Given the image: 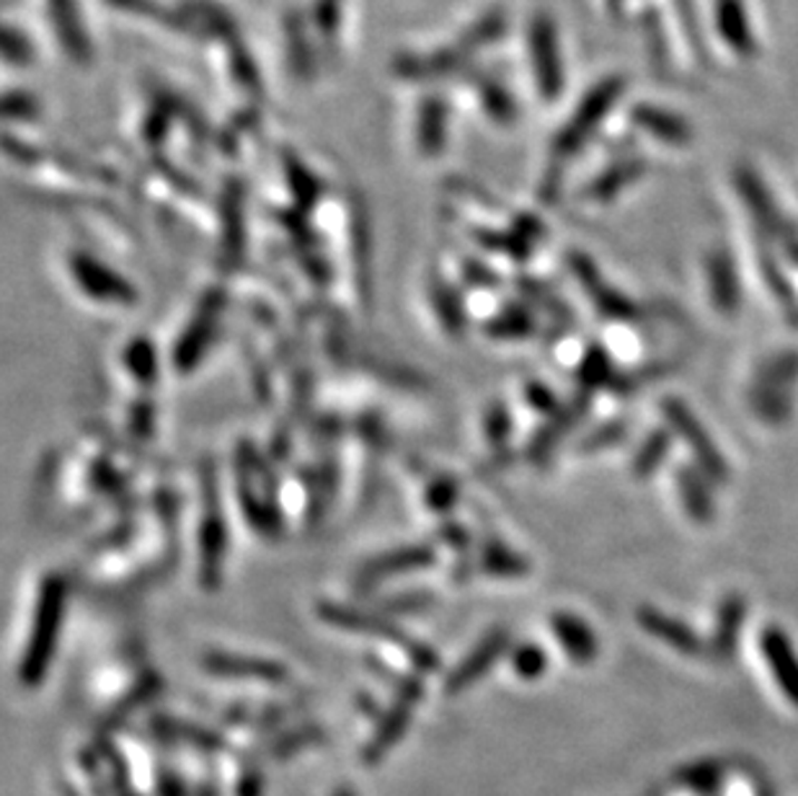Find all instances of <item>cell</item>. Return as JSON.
Returning a JSON list of instances; mask_svg holds the SVG:
<instances>
[{"label":"cell","instance_id":"cell-43","mask_svg":"<svg viewBox=\"0 0 798 796\" xmlns=\"http://www.w3.org/2000/svg\"><path fill=\"white\" fill-rule=\"evenodd\" d=\"M788 323H791L794 329H798V305H794L791 313H788Z\"/></svg>","mask_w":798,"mask_h":796},{"label":"cell","instance_id":"cell-14","mask_svg":"<svg viewBox=\"0 0 798 796\" xmlns=\"http://www.w3.org/2000/svg\"><path fill=\"white\" fill-rule=\"evenodd\" d=\"M745 621H747V600L742 595H737V592L734 595L723 598L719 605V613H716L713 639L711 644H708V652H711L716 660L727 662L734 657Z\"/></svg>","mask_w":798,"mask_h":796},{"label":"cell","instance_id":"cell-40","mask_svg":"<svg viewBox=\"0 0 798 796\" xmlns=\"http://www.w3.org/2000/svg\"><path fill=\"white\" fill-rule=\"evenodd\" d=\"M321 737H323V735H321V729H305V732H300V735H290V737H284V739H280V742L274 745V758H288V755L298 753V747L319 742Z\"/></svg>","mask_w":798,"mask_h":796},{"label":"cell","instance_id":"cell-28","mask_svg":"<svg viewBox=\"0 0 798 796\" xmlns=\"http://www.w3.org/2000/svg\"><path fill=\"white\" fill-rule=\"evenodd\" d=\"M476 241L484 249L499 251V254L515 259V262H527L533 251V241L525 239L519 231H507V233H494V231H476Z\"/></svg>","mask_w":798,"mask_h":796},{"label":"cell","instance_id":"cell-4","mask_svg":"<svg viewBox=\"0 0 798 796\" xmlns=\"http://www.w3.org/2000/svg\"><path fill=\"white\" fill-rule=\"evenodd\" d=\"M566 264L568 272L574 274V280L580 282L584 295L590 298V303L600 311L602 319L615 323H636L641 319V308L633 303L629 295H623L621 290H615L613 284H607L605 278H602L600 266L594 264L584 251H568Z\"/></svg>","mask_w":798,"mask_h":796},{"label":"cell","instance_id":"cell-5","mask_svg":"<svg viewBox=\"0 0 798 796\" xmlns=\"http://www.w3.org/2000/svg\"><path fill=\"white\" fill-rule=\"evenodd\" d=\"M321 619L325 623L337 625V629H347V631H354V633H368V637L393 641V644L401 647L403 652L411 657V662L417 664L419 670H437L439 668L437 654L431 652V649L417 644V641L406 637V633L393 629V623L372 619V615L357 613V611H352V608H339V605H321Z\"/></svg>","mask_w":798,"mask_h":796},{"label":"cell","instance_id":"cell-27","mask_svg":"<svg viewBox=\"0 0 798 796\" xmlns=\"http://www.w3.org/2000/svg\"><path fill=\"white\" fill-rule=\"evenodd\" d=\"M672 448V435L666 429H654V433L646 435V440L641 443V448L633 455L631 470L633 476L639 478H649L654 470L662 466L666 455H670Z\"/></svg>","mask_w":798,"mask_h":796},{"label":"cell","instance_id":"cell-39","mask_svg":"<svg viewBox=\"0 0 798 796\" xmlns=\"http://www.w3.org/2000/svg\"><path fill=\"white\" fill-rule=\"evenodd\" d=\"M525 401L541 414H553L561 406L556 394H553L545 384H541V380H535V384L525 386Z\"/></svg>","mask_w":798,"mask_h":796},{"label":"cell","instance_id":"cell-2","mask_svg":"<svg viewBox=\"0 0 798 796\" xmlns=\"http://www.w3.org/2000/svg\"><path fill=\"white\" fill-rule=\"evenodd\" d=\"M737 190L739 197L747 202L757 227H760V235H765L768 241H776L778 246L784 249V256L788 262L798 266V227L780 213L768 186L762 184V178L757 176L752 168H739Z\"/></svg>","mask_w":798,"mask_h":796},{"label":"cell","instance_id":"cell-9","mask_svg":"<svg viewBox=\"0 0 798 796\" xmlns=\"http://www.w3.org/2000/svg\"><path fill=\"white\" fill-rule=\"evenodd\" d=\"M705 282L716 311L734 316L742 308V282H739L737 264L727 249L716 246L705 254Z\"/></svg>","mask_w":798,"mask_h":796},{"label":"cell","instance_id":"cell-16","mask_svg":"<svg viewBox=\"0 0 798 796\" xmlns=\"http://www.w3.org/2000/svg\"><path fill=\"white\" fill-rule=\"evenodd\" d=\"M678 492L682 497V505H685L688 515L695 520V525H711L716 517V505H713V494L711 486H708V478L703 470H695L690 466L678 468Z\"/></svg>","mask_w":798,"mask_h":796},{"label":"cell","instance_id":"cell-35","mask_svg":"<svg viewBox=\"0 0 798 796\" xmlns=\"http://www.w3.org/2000/svg\"><path fill=\"white\" fill-rule=\"evenodd\" d=\"M484 433H486V440L494 445V448H499V445H504L509 440L512 435V414L504 404H494L488 406L486 411V419H484Z\"/></svg>","mask_w":798,"mask_h":796},{"label":"cell","instance_id":"cell-26","mask_svg":"<svg viewBox=\"0 0 798 796\" xmlns=\"http://www.w3.org/2000/svg\"><path fill=\"white\" fill-rule=\"evenodd\" d=\"M757 264H760V278L765 282V288L770 290V295L776 298L780 305L794 308V303H796L794 284L784 274V266H780L778 256L772 254L768 246H762V243L757 246Z\"/></svg>","mask_w":798,"mask_h":796},{"label":"cell","instance_id":"cell-8","mask_svg":"<svg viewBox=\"0 0 798 796\" xmlns=\"http://www.w3.org/2000/svg\"><path fill=\"white\" fill-rule=\"evenodd\" d=\"M509 649V633L504 629H494L488 631L484 639L478 641V647L474 649V652L466 654L460 660L458 668H455L450 676H447V682H445V690L450 696L455 693H463V690H468L474 682H478L480 678L486 676L488 670L494 668L496 662L502 660V654L507 652Z\"/></svg>","mask_w":798,"mask_h":796},{"label":"cell","instance_id":"cell-23","mask_svg":"<svg viewBox=\"0 0 798 796\" xmlns=\"http://www.w3.org/2000/svg\"><path fill=\"white\" fill-rule=\"evenodd\" d=\"M798 380V352L796 349H786V352L770 355L768 360L760 362L755 372V386H770V388H788L791 391Z\"/></svg>","mask_w":798,"mask_h":796},{"label":"cell","instance_id":"cell-17","mask_svg":"<svg viewBox=\"0 0 798 796\" xmlns=\"http://www.w3.org/2000/svg\"><path fill=\"white\" fill-rule=\"evenodd\" d=\"M435 564V551L429 546H406L398 551H390V554H382L374 559L362 572V584L380 582L390 574H406V572H419V569H427Z\"/></svg>","mask_w":798,"mask_h":796},{"label":"cell","instance_id":"cell-29","mask_svg":"<svg viewBox=\"0 0 798 796\" xmlns=\"http://www.w3.org/2000/svg\"><path fill=\"white\" fill-rule=\"evenodd\" d=\"M519 290H523L525 295L533 300V303L541 305L545 313H551V319L556 321L558 327H568V323H572V311H568V305L564 303V300H558V295H553L548 284L525 278V280H519Z\"/></svg>","mask_w":798,"mask_h":796},{"label":"cell","instance_id":"cell-44","mask_svg":"<svg viewBox=\"0 0 798 796\" xmlns=\"http://www.w3.org/2000/svg\"><path fill=\"white\" fill-rule=\"evenodd\" d=\"M333 796H354V792L352 789H339Z\"/></svg>","mask_w":798,"mask_h":796},{"label":"cell","instance_id":"cell-33","mask_svg":"<svg viewBox=\"0 0 798 796\" xmlns=\"http://www.w3.org/2000/svg\"><path fill=\"white\" fill-rule=\"evenodd\" d=\"M625 437H629V425H625L623 419L605 421V425H600L594 433L584 437V440L580 443V453L610 450V448H615V445L625 443Z\"/></svg>","mask_w":798,"mask_h":796},{"label":"cell","instance_id":"cell-6","mask_svg":"<svg viewBox=\"0 0 798 796\" xmlns=\"http://www.w3.org/2000/svg\"><path fill=\"white\" fill-rule=\"evenodd\" d=\"M70 274L72 280H76L78 290H84L88 298L99 300V303L133 305L137 300V292L133 284L88 254L70 256Z\"/></svg>","mask_w":798,"mask_h":796},{"label":"cell","instance_id":"cell-32","mask_svg":"<svg viewBox=\"0 0 798 796\" xmlns=\"http://www.w3.org/2000/svg\"><path fill=\"white\" fill-rule=\"evenodd\" d=\"M127 370L140 380V384H153V378L158 376V362H156V352H153L150 341H133L127 347L125 355Z\"/></svg>","mask_w":798,"mask_h":796},{"label":"cell","instance_id":"cell-7","mask_svg":"<svg viewBox=\"0 0 798 796\" xmlns=\"http://www.w3.org/2000/svg\"><path fill=\"white\" fill-rule=\"evenodd\" d=\"M590 409H592L590 391H582L580 396L568 398L566 404H561L558 409L551 414V419L545 421L541 429H537L531 445H527V458H531V463H535V466H543L545 460H551L553 450H556L561 440H564V437L572 433L576 425H580L586 414H590Z\"/></svg>","mask_w":798,"mask_h":796},{"label":"cell","instance_id":"cell-41","mask_svg":"<svg viewBox=\"0 0 798 796\" xmlns=\"http://www.w3.org/2000/svg\"><path fill=\"white\" fill-rule=\"evenodd\" d=\"M463 274H466V280L474 284V288H499V278H496V272L488 270L486 264L480 262H466L463 264Z\"/></svg>","mask_w":798,"mask_h":796},{"label":"cell","instance_id":"cell-37","mask_svg":"<svg viewBox=\"0 0 798 796\" xmlns=\"http://www.w3.org/2000/svg\"><path fill=\"white\" fill-rule=\"evenodd\" d=\"M455 499H458V484H455V478H437V482L429 484L427 489V507L435 509V512H445L450 509L455 505Z\"/></svg>","mask_w":798,"mask_h":796},{"label":"cell","instance_id":"cell-34","mask_svg":"<svg viewBox=\"0 0 798 796\" xmlns=\"http://www.w3.org/2000/svg\"><path fill=\"white\" fill-rule=\"evenodd\" d=\"M548 668V657L537 644H519L512 654V670L523 680H537Z\"/></svg>","mask_w":798,"mask_h":796},{"label":"cell","instance_id":"cell-18","mask_svg":"<svg viewBox=\"0 0 798 796\" xmlns=\"http://www.w3.org/2000/svg\"><path fill=\"white\" fill-rule=\"evenodd\" d=\"M749 409L760 421L770 427H780L791 419L794 411V396L788 388H770V386H755L749 388Z\"/></svg>","mask_w":798,"mask_h":796},{"label":"cell","instance_id":"cell-20","mask_svg":"<svg viewBox=\"0 0 798 796\" xmlns=\"http://www.w3.org/2000/svg\"><path fill=\"white\" fill-rule=\"evenodd\" d=\"M484 331L492 339H507V341L527 339V337H533L537 331V319H535V313L527 305L509 303V305H504L502 311L486 323Z\"/></svg>","mask_w":798,"mask_h":796},{"label":"cell","instance_id":"cell-42","mask_svg":"<svg viewBox=\"0 0 798 796\" xmlns=\"http://www.w3.org/2000/svg\"><path fill=\"white\" fill-rule=\"evenodd\" d=\"M262 774L259 770H251L246 778L241 782V796H259L262 794Z\"/></svg>","mask_w":798,"mask_h":796},{"label":"cell","instance_id":"cell-13","mask_svg":"<svg viewBox=\"0 0 798 796\" xmlns=\"http://www.w3.org/2000/svg\"><path fill=\"white\" fill-rule=\"evenodd\" d=\"M551 631L553 637L561 641L564 652L572 657L574 662L590 664L600 657V639L597 633L590 629V623L574 613H553L551 615Z\"/></svg>","mask_w":798,"mask_h":796},{"label":"cell","instance_id":"cell-30","mask_svg":"<svg viewBox=\"0 0 798 796\" xmlns=\"http://www.w3.org/2000/svg\"><path fill=\"white\" fill-rule=\"evenodd\" d=\"M636 119L649 129L651 135L662 137L666 143H685L690 137V129L685 122L678 117H670V114L664 111H641L636 114Z\"/></svg>","mask_w":798,"mask_h":796},{"label":"cell","instance_id":"cell-38","mask_svg":"<svg viewBox=\"0 0 798 796\" xmlns=\"http://www.w3.org/2000/svg\"><path fill=\"white\" fill-rule=\"evenodd\" d=\"M719 766H713V763H698V766L692 768H685V774H682V784H688L690 789H713L716 784H719Z\"/></svg>","mask_w":798,"mask_h":796},{"label":"cell","instance_id":"cell-31","mask_svg":"<svg viewBox=\"0 0 798 796\" xmlns=\"http://www.w3.org/2000/svg\"><path fill=\"white\" fill-rule=\"evenodd\" d=\"M158 732L166 735V737H176V739H184V742L189 745H197V747H205V750H217V747H223V739H220L217 735L213 732H205V729L199 727H192V725H184V721H176V719H158L156 721Z\"/></svg>","mask_w":798,"mask_h":796},{"label":"cell","instance_id":"cell-3","mask_svg":"<svg viewBox=\"0 0 798 796\" xmlns=\"http://www.w3.org/2000/svg\"><path fill=\"white\" fill-rule=\"evenodd\" d=\"M662 414L666 425L672 427V433L680 435V440L688 445V450L692 453V458L698 460V466L705 474L708 482L727 484L731 476L729 463L723 458V453L716 448L708 429L700 425V419L690 411V406L682 401V398L670 396L662 401Z\"/></svg>","mask_w":798,"mask_h":796},{"label":"cell","instance_id":"cell-25","mask_svg":"<svg viewBox=\"0 0 798 796\" xmlns=\"http://www.w3.org/2000/svg\"><path fill=\"white\" fill-rule=\"evenodd\" d=\"M431 303H435L439 323H442L447 334L460 337L463 331H466V308H463L455 288H450V284L442 280H437L431 284Z\"/></svg>","mask_w":798,"mask_h":796},{"label":"cell","instance_id":"cell-36","mask_svg":"<svg viewBox=\"0 0 798 796\" xmlns=\"http://www.w3.org/2000/svg\"><path fill=\"white\" fill-rule=\"evenodd\" d=\"M156 690H158V678H156V676L143 678V680L135 686L133 693H129V696L125 698V701H121V703L117 706V709H114L109 725H119V721H125V719L129 717V714H133V711L137 709V706H143L145 701H148L150 696H156Z\"/></svg>","mask_w":798,"mask_h":796},{"label":"cell","instance_id":"cell-1","mask_svg":"<svg viewBox=\"0 0 798 796\" xmlns=\"http://www.w3.org/2000/svg\"><path fill=\"white\" fill-rule=\"evenodd\" d=\"M65 600H68V584H65L60 574H50L42 582L35 623H31V633L27 641V652H23L19 668L23 686H37V682L47 676V668H50V660L55 654L57 633H60L62 625Z\"/></svg>","mask_w":798,"mask_h":796},{"label":"cell","instance_id":"cell-15","mask_svg":"<svg viewBox=\"0 0 798 796\" xmlns=\"http://www.w3.org/2000/svg\"><path fill=\"white\" fill-rule=\"evenodd\" d=\"M413 703H417V698H409V696L398 698V703L390 709L388 717L380 721L378 732L372 735L368 747H364V753H362L364 763H370V766L372 763H380L388 755L390 747H393L398 739L406 735V729H409V721H411V714H413Z\"/></svg>","mask_w":798,"mask_h":796},{"label":"cell","instance_id":"cell-12","mask_svg":"<svg viewBox=\"0 0 798 796\" xmlns=\"http://www.w3.org/2000/svg\"><path fill=\"white\" fill-rule=\"evenodd\" d=\"M205 670L210 676L231 678V680H264V682H282L288 678L282 664L259 660V657H241V654H223L210 652L205 654Z\"/></svg>","mask_w":798,"mask_h":796},{"label":"cell","instance_id":"cell-19","mask_svg":"<svg viewBox=\"0 0 798 796\" xmlns=\"http://www.w3.org/2000/svg\"><path fill=\"white\" fill-rule=\"evenodd\" d=\"M643 161H623L613 168H607L605 174H600L597 178H592L584 190V200L592 202H610L621 194L625 186L639 182L643 176Z\"/></svg>","mask_w":798,"mask_h":796},{"label":"cell","instance_id":"cell-10","mask_svg":"<svg viewBox=\"0 0 798 796\" xmlns=\"http://www.w3.org/2000/svg\"><path fill=\"white\" fill-rule=\"evenodd\" d=\"M760 649L770 664V672L778 682L780 693L798 709V654L791 639L786 637V631L770 625V629L762 631Z\"/></svg>","mask_w":798,"mask_h":796},{"label":"cell","instance_id":"cell-22","mask_svg":"<svg viewBox=\"0 0 798 796\" xmlns=\"http://www.w3.org/2000/svg\"><path fill=\"white\" fill-rule=\"evenodd\" d=\"M617 376H621V372L615 370L610 355L600 344H592L586 349L584 360L580 365V372H576L584 391H613L617 384Z\"/></svg>","mask_w":798,"mask_h":796},{"label":"cell","instance_id":"cell-24","mask_svg":"<svg viewBox=\"0 0 798 796\" xmlns=\"http://www.w3.org/2000/svg\"><path fill=\"white\" fill-rule=\"evenodd\" d=\"M480 569L494 576H525L531 572V564H527L525 556H519L517 551L504 546L499 541H488L480 549Z\"/></svg>","mask_w":798,"mask_h":796},{"label":"cell","instance_id":"cell-11","mask_svg":"<svg viewBox=\"0 0 798 796\" xmlns=\"http://www.w3.org/2000/svg\"><path fill=\"white\" fill-rule=\"evenodd\" d=\"M636 621L641 629L649 633V637L659 639L662 644L674 649V652H680L685 657H700L708 652V647L700 641L698 633L692 631L688 623L672 619V615L656 611V608H649V605L639 608Z\"/></svg>","mask_w":798,"mask_h":796},{"label":"cell","instance_id":"cell-21","mask_svg":"<svg viewBox=\"0 0 798 796\" xmlns=\"http://www.w3.org/2000/svg\"><path fill=\"white\" fill-rule=\"evenodd\" d=\"M215 316H217V308L207 305L205 311L197 316V321L192 323V329L186 331L184 339L178 341V347H176L178 370H189L192 365L199 360L202 349H207L210 339H213V334H215Z\"/></svg>","mask_w":798,"mask_h":796}]
</instances>
